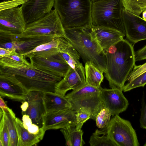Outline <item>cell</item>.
Listing matches in <instances>:
<instances>
[{"mask_svg": "<svg viewBox=\"0 0 146 146\" xmlns=\"http://www.w3.org/2000/svg\"><path fill=\"white\" fill-rule=\"evenodd\" d=\"M133 47L131 43L123 39L104 50L106 64L104 76L111 88L123 91L135 64Z\"/></svg>", "mask_w": 146, "mask_h": 146, "instance_id": "6da1fadb", "label": "cell"}, {"mask_svg": "<svg viewBox=\"0 0 146 146\" xmlns=\"http://www.w3.org/2000/svg\"><path fill=\"white\" fill-rule=\"evenodd\" d=\"M0 69L13 75L28 92H55L57 83L63 78L6 57H0Z\"/></svg>", "mask_w": 146, "mask_h": 146, "instance_id": "7a4b0ae2", "label": "cell"}, {"mask_svg": "<svg viewBox=\"0 0 146 146\" xmlns=\"http://www.w3.org/2000/svg\"><path fill=\"white\" fill-rule=\"evenodd\" d=\"M66 39L79 54L84 63L90 62L105 73L106 58L104 50L92 36L90 29L64 28Z\"/></svg>", "mask_w": 146, "mask_h": 146, "instance_id": "3957f363", "label": "cell"}, {"mask_svg": "<svg viewBox=\"0 0 146 146\" xmlns=\"http://www.w3.org/2000/svg\"><path fill=\"white\" fill-rule=\"evenodd\" d=\"M92 0H55L54 6L64 28L92 26Z\"/></svg>", "mask_w": 146, "mask_h": 146, "instance_id": "277c9868", "label": "cell"}, {"mask_svg": "<svg viewBox=\"0 0 146 146\" xmlns=\"http://www.w3.org/2000/svg\"><path fill=\"white\" fill-rule=\"evenodd\" d=\"M124 8L122 0H98L92 1L93 26L116 30L125 37V33L122 14Z\"/></svg>", "mask_w": 146, "mask_h": 146, "instance_id": "5b68a950", "label": "cell"}, {"mask_svg": "<svg viewBox=\"0 0 146 146\" xmlns=\"http://www.w3.org/2000/svg\"><path fill=\"white\" fill-rule=\"evenodd\" d=\"M100 87L97 88L86 83L65 96L69 100L72 108L76 112L81 108H84L90 112L91 119L95 120L97 115L104 107Z\"/></svg>", "mask_w": 146, "mask_h": 146, "instance_id": "8992f818", "label": "cell"}, {"mask_svg": "<svg viewBox=\"0 0 146 146\" xmlns=\"http://www.w3.org/2000/svg\"><path fill=\"white\" fill-rule=\"evenodd\" d=\"M102 130L97 129L94 133L106 135L116 146H139L136 133L131 122L119 115L111 118Z\"/></svg>", "mask_w": 146, "mask_h": 146, "instance_id": "52a82bcc", "label": "cell"}, {"mask_svg": "<svg viewBox=\"0 0 146 146\" xmlns=\"http://www.w3.org/2000/svg\"><path fill=\"white\" fill-rule=\"evenodd\" d=\"M16 35L21 39L49 35L66 38L60 18L55 9L42 17L27 24L24 32Z\"/></svg>", "mask_w": 146, "mask_h": 146, "instance_id": "ba28073f", "label": "cell"}, {"mask_svg": "<svg viewBox=\"0 0 146 146\" xmlns=\"http://www.w3.org/2000/svg\"><path fill=\"white\" fill-rule=\"evenodd\" d=\"M31 63L36 68L63 78L70 66L61 57L58 50H51L40 58L30 56Z\"/></svg>", "mask_w": 146, "mask_h": 146, "instance_id": "9c48e42d", "label": "cell"}, {"mask_svg": "<svg viewBox=\"0 0 146 146\" xmlns=\"http://www.w3.org/2000/svg\"><path fill=\"white\" fill-rule=\"evenodd\" d=\"M125 36L130 42L135 44L146 40V21L124 8L122 12Z\"/></svg>", "mask_w": 146, "mask_h": 146, "instance_id": "30bf717a", "label": "cell"}, {"mask_svg": "<svg viewBox=\"0 0 146 146\" xmlns=\"http://www.w3.org/2000/svg\"><path fill=\"white\" fill-rule=\"evenodd\" d=\"M28 92L12 74L0 69V95L18 101H25Z\"/></svg>", "mask_w": 146, "mask_h": 146, "instance_id": "8fae6325", "label": "cell"}, {"mask_svg": "<svg viewBox=\"0 0 146 146\" xmlns=\"http://www.w3.org/2000/svg\"><path fill=\"white\" fill-rule=\"evenodd\" d=\"M27 24L21 7L0 11V30L21 34L25 31Z\"/></svg>", "mask_w": 146, "mask_h": 146, "instance_id": "7c38bea8", "label": "cell"}, {"mask_svg": "<svg viewBox=\"0 0 146 146\" xmlns=\"http://www.w3.org/2000/svg\"><path fill=\"white\" fill-rule=\"evenodd\" d=\"M76 113L70 108L45 113L42 117L43 131L61 129L69 125L76 126Z\"/></svg>", "mask_w": 146, "mask_h": 146, "instance_id": "4fadbf2b", "label": "cell"}, {"mask_svg": "<svg viewBox=\"0 0 146 146\" xmlns=\"http://www.w3.org/2000/svg\"><path fill=\"white\" fill-rule=\"evenodd\" d=\"M84 67L82 63L75 68L70 67L64 76L55 87V92L65 96L69 90H76L86 83Z\"/></svg>", "mask_w": 146, "mask_h": 146, "instance_id": "5bb4252c", "label": "cell"}, {"mask_svg": "<svg viewBox=\"0 0 146 146\" xmlns=\"http://www.w3.org/2000/svg\"><path fill=\"white\" fill-rule=\"evenodd\" d=\"M100 89L104 107L109 110L111 115H119L127 110L129 103L123 91L117 88H103L101 86Z\"/></svg>", "mask_w": 146, "mask_h": 146, "instance_id": "9a60e30c", "label": "cell"}, {"mask_svg": "<svg viewBox=\"0 0 146 146\" xmlns=\"http://www.w3.org/2000/svg\"><path fill=\"white\" fill-rule=\"evenodd\" d=\"M55 0H28L21 6L27 24L50 13L54 7Z\"/></svg>", "mask_w": 146, "mask_h": 146, "instance_id": "2e32d148", "label": "cell"}, {"mask_svg": "<svg viewBox=\"0 0 146 146\" xmlns=\"http://www.w3.org/2000/svg\"><path fill=\"white\" fill-rule=\"evenodd\" d=\"M43 92L33 91L29 92L25 100L29 103L26 111L22 114H27L32 120L33 123L39 127L42 126V117L46 113L43 96Z\"/></svg>", "mask_w": 146, "mask_h": 146, "instance_id": "e0dca14e", "label": "cell"}, {"mask_svg": "<svg viewBox=\"0 0 146 146\" xmlns=\"http://www.w3.org/2000/svg\"><path fill=\"white\" fill-rule=\"evenodd\" d=\"M90 31L92 36L104 50L123 39L124 37L119 32L104 27L93 26Z\"/></svg>", "mask_w": 146, "mask_h": 146, "instance_id": "ac0fdd59", "label": "cell"}, {"mask_svg": "<svg viewBox=\"0 0 146 146\" xmlns=\"http://www.w3.org/2000/svg\"><path fill=\"white\" fill-rule=\"evenodd\" d=\"M43 100L46 113L72 108L70 102L65 96L56 92H43Z\"/></svg>", "mask_w": 146, "mask_h": 146, "instance_id": "d6986e66", "label": "cell"}, {"mask_svg": "<svg viewBox=\"0 0 146 146\" xmlns=\"http://www.w3.org/2000/svg\"><path fill=\"white\" fill-rule=\"evenodd\" d=\"M59 37L55 35H49L21 39L16 52L23 54L27 52L42 44L48 42L55 38Z\"/></svg>", "mask_w": 146, "mask_h": 146, "instance_id": "ffe728a7", "label": "cell"}, {"mask_svg": "<svg viewBox=\"0 0 146 146\" xmlns=\"http://www.w3.org/2000/svg\"><path fill=\"white\" fill-rule=\"evenodd\" d=\"M18 135L17 146L35 145L41 140L39 136L30 133L23 126V122L18 118L15 119Z\"/></svg>", "mask_w": 146, "mask_h": 146, "instance_id": "44dd1931", "label": "cell"}, {"mask_svg": "<svg viewBox=\"0 0 146 146\" xmlns=\"http://www.w3.org/2000/svg\"><path fill=\"white\" fill-rule=\"evenodd\" d=\"M65 139L66 146H82L85 144L83 139L84 132L78 129L76 126L69 125L61 129Z\"/></svg>", "mask_w": 146, "mask_h": 146, "instance_id": "7402d4cb", "label": "cell"}, {"mask_svg": "<svg viewBox=\"0 0 146 146\" xmlns=\"http://www.w3.org/2000/svg\"><path fill=\"white\" fill-rule=\"evenodd\" d=\"M86 83L99 88L104 79L103 72L90 62L85 63Z\"/></svg>", "mask_w": 146, "mask_h": 146, "instance_id": "603a6c76", "label": "cell"}, {"mask_svg": "<svg viewBox=\"0 0 146 146\" xmlns=\"http://www.w3.org/2000/svg\"><path fill=\"white\" fill-rule=\"evenodd\" d=\"M3 112L9 133L10 146H17L18 138L15 123L16 118L9 114Z\"/></svg>", "mask_w": 146, "mask_h": 146, "instance_id": "cb8c5ba5", "label": "cell"}, {"mask_svg": "<svg viewBox=\"0 0 146 146\" xmlns=\"http://www.w3.org/2000/svg\"><path fill=\"white\" fill-rule=\"evenodd\" d=\"M124 8L139 16L146 9V0H122Z\"/></svg>", "mask_w": 146, "mask_h": 146, "instance_id": "d4e9b609", "label": "cell"}, {"mask_svg": "<svg viewBox=\"0 0 146 146\" xmlns=\"http://www.w3.org/2000/svg\"><path fill=\"white\" fill-rule=\"evenodd\" d=\"M0 146H10L9 133L5 120L4 114L0 110Z\"/></svg>", "mask_w": 146, "mask_h": 146, "instance_id": "484cf974", "label": "cell"}, {"mask_svg": "<svg viewBox=\"0 0 146 146\" xmlns=\"http://www.w3.org/2000/svg\"><path fill=\"white\" fill-rule=\"evenodd\" d=\"M89 143L91 146H116L106 134L100 136L94 133L90 136Z\"/></svg>", "mask_w": 146, "mask_h": 146, "instance_id": "4316f807", "label": "cell"}, {"mask_svg": "<svg viewBox=\"0 0 146 146\" xmlns=\"http://www.w3.org/2000/svg\"><path fill=\"white\" fill-rule=\"evenodd\" d=\"M111 115L109 110L104 107L96 116L95 120L96 126L101 129L105 127L110 121Z\"/></svg>", "mask_w": 146, "mask_h": 146, "instance_id": "83f0119b", "label": "cell"}, {"mask_svg": "<svg viewBox=\"0 0 146 146\" xmlns=\"http://www.w3.org/2000/svg\"><path fill=\"white\" fill-rule=\"evenodd\" d=\"M146 84V71L125 85L123 91H129L134 88L143 87Z\"/></svg>", "mask_w": 146, "mask_h": 146, "instance_id": "f1b7e54d", "label": "cell"}, {"mask_svg": "<svg viewBox=\"0 0 146 146\" xmlns=\"http://www.w3.org/2000/svg\"><path fill=\"white\" fill-rule=\"evenodd\" d=\"M76 127L78 129H81L84 124L88 119H91L90 112L84 108H81L76 112Z\"/></svg>", "mask_w": 146, "mask_h": 146, "instance_id": "f546056e", "label": "cell"}, {"mask_svg": "<svg viewBox=\"0 0 146 146\" xmlns=\"http://www.w3.org/2000/svg\"><path fill=\"white\" fill-rule=\"evenodd\" d=\"M59 43L58 37L55 38L50 42L40 45L32 50L22 54L24 56L33 52L40 51L51 48H58Z\"/></svg>", "mask_w": 146, "mask_h": 146, "instance_id": "4dcf8cb0", "label": "cell"}, {"mask_svg": "<svg viewBox=\"0 0 146 146\" xmlns=\"http://www.w3.org/2000/svg\"><path fill=\"white\" fill-rule=\"evenodd\" d=\"M146 71V62L144 64L139 65L135 64L128 76L127 81L129 82L135 78Z\"/></svg>", "mask_w": 146, "mask_h": 146, "instance_id": "1f68e13d", "label": "cell"}, {"mask_svg": "<svg viewBox=\"0 0 146 146\" xmlns=\"http://www.w3.org/2000/svg\"><path fill=\"white\" fill-rule=\"evenodd\" d=\"M28 0H12L4 1L0 3V11L12 8L18 6L27 1Z\"/></svg>", "mask_w": 146, "mask_h": 146, "instance_id": "d6a6232c", "label": "cell"}, {"mask_svg": "<svg viewBox=\"0 0 146 146\" xmlns=\"http://www.w3.org/2000/svg\"><path fill=\"white\" fill-rule=\"evenodd\" d=\"M141 115L139 119L140 127L146 129V103L144 96L142 99L141 108Z\"/></svg>", "mask_w": 146, "mask_h": 146, "instance_id": "836d02e7", "label": "cell"}, {"mask_svg": "<svg viewBox=\"0 0 146 146\" xmlns=\"http://www.w3.org/2000/svg\"><path fill=\"white\" fill-rule=\"evenodd\" d=\"M20 41H12L0 43V47L12 52H16V49L20 44Z\"/></svg>", "mask_w": 146, "mask_h": 146, "instance_id": "e575fe53", "label": "cell"}, {"mask_svg": "<svg viewBox=\"0 0 146 146\" xmlns=\"http://www.w3.org/2000/svg\"><path fill=\"white\" fill-rule=\"evenodd\" d=\"M7 57L27 65L31 64V63L26 60L22 54L17 53L16 52H12L11 55Z\"/></svg>", "mask_w": 146, "mask_h": 146, "instance_id": "d590c367", "label": "cell"}, {"mask_svg": "<svg viewBox=\"0 0 146 146\" xmlns=\"http://www.w3.org/2000/svg\"><path fill=\"white\" fill-rule=\"evenodd\" d=\"M135 61H138L146 59V45L135 52Z\"/></svg>", "mask_w": 146, "mask_h": 146, "instance_id": "8d00e7d4", "label": "cell"}, {"mask_svg": "<svg viewBox=\"0 0 146 146\" xmlns=\"http://www.w3.org/2000/svg\"><path fill=\"white\" fill-rule=\"evenodd\" d=\"M0 108L4 112L9 114L15 118H16L14 113L11 109L7 106L2 97L1 96L0 97Z\"/></svg>", "mask_w": 146, "mask_h": 146, "instance_id": "74e56055", "label": "cell"}, {"mask_svg": "<svg viewBox=\"0 0 146 146\" xmlns=\"http://www.w3.org/2000/svg\"><path fill=\"white\" fill-rule=\"evenodd\" d=\"M22 120L24 127L27 130L28 128L31 126L33 123L32 119L29 115L24 114L23 115Z\"/></svg>", "mask_w": 146, "mask_h": 146, "instance_id": "f35d334b", "label": "cell"}, {"mask_svg": "<svg viewBox=\"0 0 146 146\" xmlns=\"http://www.w3.org/2000/svg\"><path fill=\"white\" fill-rule=\"evenodd\" d=\"M11 52L12 51L0 47V57H7L11 55Z\"/></svg>", "mask_w": 146, "mask_h": 146, "instance_id": "ab89813d", "label": "cell"}, {"mask_svg": "<svg viewBox=\"0 0 146 146\" xmlns=\"http://www.w3.org/2000/svg\"><path fill=\"white\" fill-rule=\"evenodd\" d=\"M29 103L27 101L25 100L23 101L21 106L22 114L26 111L29 107Z\"/></svg>", "mask_w": 146, "mask_h": 146, "instance_id": "60d3db41", "label": "cell"}, {"mask_svg": "<svg viewBox=\"0 0 146 146\" xmlns=\"http://www.w3.org/2000/svg\"><path fill=\"white\" fill-rule=\"evenodd\" d=\"M142 18L146 21V10L142 12Z\"/></svg>", "mask_w": 146, "mask_h": 146, "instance_id": "b9f144b4", "label": "cell"}, {"mask_svg": "<svg viewBox=\"0 0 146 146\" xmlns=\"http://www.w3.org/2000/svg\"><path fill=\"white\" fill-rule=\"evenodd\" d=\"M92 1H95L98 0H92Z\"/></svg>", "mask_w": 146, "mask_h": 146, "instance_id": "7bdbcfd3", "label": "cell"}, {"mask_svg": "<svg viewBox=\"0 0 146 146\" xmlns=\"http://www.w3.org/2000/svg\"><path fill=\"white\" fill-rule=\"evenodd\" d=\"M144 146H146V143H145V144H144Z\"/></svg>", "mask_w": 146, "mask_h": 146, "instance_id": "ee69618b", "label": "cell"}, {"mask_svg": "<svg viewBox=\"0 0 146 146\" xmlns=\"http://www.w3.org/2000/svg\"><path fill=\"white\" fill-rule=\"evenodd\" d=\"M11 0H5V1H11Z\"/></svg>", "mask_w": 146, "mask_h": 146, "instance_id": "f6af8a7d", "label": "cell"}, {"mask_svg": "<svg viewBox=\"0 0 146 146\" xmlns=\"http://www.w3.org/2000/svg\"></svg>", "mask_w": 146, "mask_h": 146, "instance_id": "bcb514c9", "label": "cell"}]
</instances>
